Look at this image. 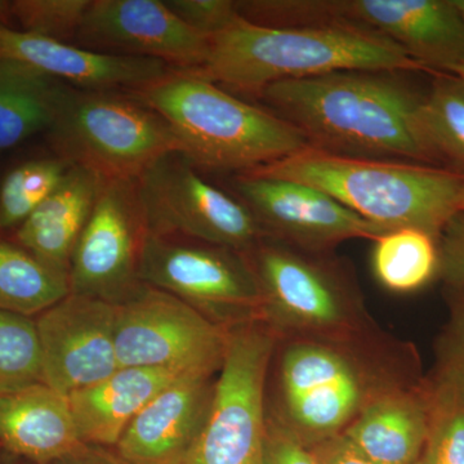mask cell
Returning a JSON list of instances; mask_svg holds the SVG:
<instances>
[{
	"instance_id": "cell-1",
	"label": "cell",
	"mask_w": 464,
	"mask_h": 464,
	"mask_svg": "<svg viewBox=\"0 0 464 464\" xmlns=\"http://www.w3.org/2000/svg\"><path fill=\"white\" fill-rule=\"evenodd\" d=\"M267 413L307 448L341 435L386 393L422 381L413 347L378 331L351 340L279 338Z\"/></svg>"
},
{
	"instance_id": "cell-2",
	"label": "cell",
	"mask_w": 464,
	"mask_h": 464,
	"mask_svg": "<svg viewBox=\"0 0 464 464\" xmlns=\"http://www.w3.org/2000/svg\"><path fill=\"white\" fill-rule=\"evenodd\" d=\"M270 111L310 148L338 157L435 166L420 121L423 99L396 72H340L267 85Z\"/></svg>"
},
{
	"instance_id": "cell-3",
	"label": "cell",
	"mask_w": 464,
	"mask_h": 464,
	"mask_svg": "<svg viewBox=\"0 0 464 464\" xmlns=\"http://www.w3.org/2000/svg\"><path fill=\"white\" fill-rule=\"evenodd\" d=\"M340 72H429L368 27L335 21L270 27L241 20L209 38L201 75L259 96L267 85Z\"/></svg>"
},
{
	"instance_id": "cell-4",
	"label": "cell",
	"mask_w": 464,
	"mask_h": 464,
	"mask_svg": "<svg viewBox=\"0 0 464 464\" xmlns=\"http://www.w3.org/2000/svg\"><path fill=\"white\" fill-rule=\"evenodd\" d=\"M130 93L166 119L179 154L194 167L248 173L310 148L304 134L270 110L237 99L198 72L170 69Z\"/></svg>"
},
{
	"instance_id": "cell-5",
	"label": "cell",
	"mask_w": 464,
	"mask_h": 464,
	"mask_svg": "<svg viewBox=\"0 0 464 464\" xmlns=\"http://www.w3.org/2000/svg\"><path fill=\"white\" fill-rule=\"evenodd\" d=\"M248 173L313 186L372 224L418 228L438 240L458 212L464 185V174L448 168L338 157L313 148Z\"/></svg>"
},
{
	"instance_id": "cell-6",
	"label": "cell",
	"mask_w": 464,
	"mask_h": 464,
	"mask_svg": "<svg viewBox=\"0 0 464 464\" xmlns=\"http://www.w3.org/2000/svg\"><path fill=\"white\" fill-rule=\"evenodd\" d=\"M264 297L265 322L279 338L351 340L380 331L348 266L264 237L246 253Z\"/></svg>"
},
{
	"instance_id": "cell-7",
	"label": "cell",
	"mask_w": 464,
	"mask_h": 464,
	"mask_svg": "<svg viewBox=\"0 0 464 464\" xmlns=\"http://www.w3.org/2000/svg\"><path fill=\"white\" fill-rule=\"evenodd\" d=\"M48 137L58 158L102 181L140 179L164 155L179 152L166 119L130 92L70 88Z\"/></svg>"
},
{
	"instance_id": "cell-8",
	"label": "cell",
	"mask_w": 464,
	"mask_h": 464,
	"mask_svg": "<svg viewBox=\"0 0 464 464\" xmlns=\"http://www.w3.org/2000/svg\"><path fill=\"white\" fill-rule=\"evenodd\" d=\"M276 332L258 320L227 331L206 424L186 464H262Z\"/></svg>"
},
{
	"instance_id": "cell-9",
	"label": "cell",
	"mask_w": 464,
	"mask_h": 464,
	"mask_svg": "<svg viewBox=\"0 0 464 464\" xmlns=\"http://www.w3.org/2000/svg\"><path fill=\"white\" fill-rule=\"evenodd\" d=\"M149 232L139 276L230 329L265 322L264 297L246 256L201 241Z\"/></svg>"
},
{
	"instance_id": "cell-10",
	"label": "cell",
	"mask_w": 464,
	"mask_h": 464,
	"mask_svg": "<svg viewBox=\"0 0 464 464\" xmlns=\"http://www.w3.org/2000/svg\"><path fill=\"white\" fill-rule=\"evenodd\" d=\"M115 306V346L121 368L218 373L228 329L145 283Z\"/></svg>"
},
{
	"instance_id": "cell-11",
	"label": "cell",
	"mask_w": 464,
	"mask_h": 464,
	"mask_svg": "<svg viewBox=\"0 0 464 464\" xmlns=\"http://www.w3.org/2000/svg\"><path fill=\"white\" fill-rule=\"evenodd\" d=\"M152 234L182 237L246 255L265 234L249 208L200 176L179 152L164 155L140 176Z\"/></svg>"
},
{
	"instance_id": "cell-12",
	"label": "cell",
	"mask_w": 464,
	"mask_h": 464,
	"mask_svg": "<svg viewBox=\"0 0 464 464\" xmlns=\"http://www.w3.org/2000/svg\"><path fill=\"white\" fill-rule=\"evenodd\" d=\"M149 232L139 179L103 181L72 250L70 293L112 304L130 297L141 284L140 262Z\"/></svg>"
},
{
	"instance_id": "cell-13",
	"label": "cell",
	"mask_w": 464,
	"mask_h": 464,
	"mask_svg": "<svg viewBox=\"0 0 464 464\" xmlns=\"http://www.w3.org/2000/svg\"><path fill=\"white\" fill-rule=\"evenodd\" d=\"M265 237L307 252L331 253L351 239L377 240L392 231L372 224L337 200L304 183L237 174L232 181Z\"/></svg>"
},
{
	"instance_id": "cell-14",
	"label": "cell",
	"mask_w": 464,
	"mask_h": 464,
	"mask_svg": "<svg viewBox=\"0 0 464 464\" xmlns=\"http://www.w3.org/2000/svg\"><path fill=\"white\" fill-rule=\"evenodd\" d=\"M74 42L101 53L161 61L183 72H200L209 52V38L160 0H91Z\"/></svg>"
},
{
	"instance_id": "cell-15",
	"label": "cell",
	"mask_w": 464,
	"mask_h": 464,
	"mask_svg": "<svg viewBox=\"0 0 464 464\" xmlns=\"http://www.w3.org/2000/svg\"><path fill=\"white\" fill-rule=\"evenodd\" d=\"M43 382L69 398L115 373L116 306L69 293L35 317Z\"/></svg>"
},
{
	"instance_id": "cell-16",
	"label": "cell",
	"mask_w": 464,
	"mask_h": 464,
	"mask_svg": "<svg viewBox=\"0 0 464 464\" xmlns=\"http://www.w3.org/2000/svg\"><path fill=\"white\" fill-rule=\"evenodd\" d=\"M337 14L386 36L436 74H449L464 58V23L451 0H337Z\"/></svg>"
},
{
	"instance_id": "cell-17",
	"label": "cell",
	"mask_w": 464,
	"mask_h": 464,
	"mask_svg": "<svg viewBox=\"0 0 464 464\" xmlns=\"http://www.w3.org/2000/svg\"><path fill=\"white\" fill-rule=\"evenodd\" d=\"M217 374L179 375L127 427L116 453L133 464H186L212 402Z\"/></svg>"
},
{
	"instance_id": "cell-18",
	"label": "cell",
	"mask_w": 464,
	"mask_h": 464,
	"mask_svg": "<svg viewBox=\"0 0 464 464\" xmlns=\"http://www.w3.org/2000/svg\"><path fill=\"white\" fill-rule=\"evenodd\" d=\"M0 57L41 70L75 90L134 92L170 67L151 58L101 53L0 25Z\"/></svg>"
},
{
	"instance_id": "cell-19",
	"label": "cell",
	"mask_w": 464,
	"mask_h": 464,
	"mask_svg": "<svg viewBox=\"0 0 464 464\" xmlns=\"http://www.w3.org/2000/svg\"><path fill=\"white\" fill-rule=\"evenodd\" d=\"M69 400L35 383L0 395V449L33 464H48L83 447Z\"/></svg>"
},
{
	"instance_id": "cell-20",
	"label": "cell",
	"mask_w": 464,
	"mask_h": 464,
	"mask_svg": "<svg viewBox=\"0 0 464 464\" xmlns=\"http://www.w3.org/2000/svg\"><path fill=\"white\" fill-rule=\"evenodd\" d=\"M182 374L170 369L124 366L72 393L67 400L79 438L87 445L115 448L134 418Z\"/></svg>"
},
{
	"instance_id": "cell-21",
	"label": "cell",
	"mask_w": 464,
	"mask_h": 464,
	"mask_svg": "<svg viewBox=\"0 0 464 464\" xmlns=\"http://www.w3.org/2000/svg\"><path fill=\"white\" fill-rule=\"evenodd\" d=\"M429 424V390L422 380L366 406L343 435L375 464H418Z\"/></svg>"
},
{
	"instance_id": "cell-22",
	"label": "cell",
	"mask_w": 464,
	"mask_h": 464,
	"mask_svg": "<svg viewBox=\"0 0 464 464\" xmlns=\"http://www.w3.org/2000/svg\"><path fill=\"white\" fill-rule=\"evenodd\" d=\"M102 182L97 174L72 166L53 194L18 226V246L69 280L72 250Z\"/></svg>"
},
{
	"instance_id": "cell-23",
	"label": "cell",
	"mask_w": 464,
	"mask_h": 464,
	"mask_svg": "<svg viewBox=\"0 0 464 464\" xmlns=\"http://www.w3.org/2000/svg\"><path fill=\"white\" fill-rule=\"evenodd\" d=\"M70 88L35 67L0 57V151L50 130Z\"/></svg>"
},
{
	"instance_id": "cell-24",
	"label": "cell",
	"mask_w": 464,
	"mask_h": 464,
	"mask_svg": "<svg viewBox=\"0 0 464 464\" xmlns=\"http://www.w3.org/2000/svg\"><path fill=\"white\" fill-rule=\"evenodd\" d=\"M69 293L66 276L52 270L23 246L0 237V310L38 316Z\"/></svg>"
},
{
	"instance_id": "cell-25",
	"label": "cell",
	"mask_w": 464,
	"mask_h": 464,
	"mask_svg": "<svg viewBox=\"0 0 464 464\" xmlns=\"http://www.w3.org/2000/svg\"><path fill=\"white\" fill-rule=\"evenodd\" d=\"M372 267L375 279L390 292H415L439 273V243L429 232L398 228L374 240Z\"/></svg>"
},
{
	"instance_id": "cell-26",
	"label": "cell",
	"mask_w": 464,
	"mask_h": 464,
	"mask_svg": "<svg viewBox=\"0 0 464 464\" xmlns=\"http://www.w3.org/2000/svg\"><path fill=\"white\" fill-rule=\"evenodd\" d=\"M426 381L430 424L420 464H464V374L439 365Z\"/></svg>"
},
{
	"instance_id": "cell-27",
	"label": "cell",
	"mask_w": 464,
	"mask_h": 464,
	"mask_svg": "<svg viewBox=\"0 0 464 464\" xmlns=\"http://www.w3.org/2000/svg\"><path fill=\"white\" fill-rule=\"evenodd\" d=\"M424 140L436 161H447L464 174V83L439 72L420 110Z\"/></svg>"
},
{
	"instance_id": "cell-28",
	"label": "cell",
	"mask_w": 464,
	"mask_h": 464,
	"mask_svg": "<svg viewBox=\"0 0 464 464\" xmlns=\"http://www.w3.org/2000/svg\"><path fill=\"white\" fill-rule=\"evenodd\" d=\"M72 164L36 159L12 169L0 186V228L20 226L63 181Z\"/></svg>"
},
{
	"instance_id": "cell-29",
	"label": "cell",
	"mask_w": 464,
	"mask_h": 464,
	"mask_svg": "<svg viewBox=\"0 0 464 464\" xmlns=\"http://www.w3.org/2000/svg\"><path fill=\"white\" fill-rule=\"evenodd\" d=\"M41 382L42 357L35 320L0 310V395Z\"/></svg>"
},
{
	"instance_id": "cell-30",
	"label": "cell",
	"mask_w": 464,
	"mask_h": 464,
	"mask_svg": "<svg viewBox=\"0 0 464 464\" xmlns=\"http://www.w3.org/2000/svg\"><path fill=\"white\" fill-rule=\"evenodd\" d=\"M90 5L91 0H14L11 14L21 32L72 43Z\"/></svg>"
},
{
	"instance_id": "cell-31",
	"label": "cell",
	"mask_w": 464,
	"mask_h": 464,
	"mask_svg": "<svg viewBox=\"0 0 464 464\" xmlns=\"http://www.w3.org/2000/svg\"><path fill=\"white\" fill-rule=\"evenodd\" d=\"M167 5L183 23L210 38L241 20L231 0H168Z\"/></svg>"
},
{
	"instance_id": "cell-32",
	"label": "cell",
	"mask_w": 464,
	"mask_h": 464,
	"mask_svg": "<svg viewBox=\"0 0 464 464\" xmlns=\"http://www.w3.org/2000/svg\"><path fill=\"white\" fill-rule=\"evenodd\" d=\"M438 243V274L449 285L464 293V212H457L449 219Z\"/></svg>"
},
{
	"instance_id": "cell-33",
	"label": "cell",
	"mask_w": 464,
	"mask_h": 464,
	"mask_svg": "<svg viewBox=\"0 0 464 464\" xmlns=\"http://www.w3.org/2000/svg\"><path fill=\"white\" fill-rule=\"evenodd\" d=\"M262 464H317L313 451L267 413Z\"/></svg>"
},
{
	"instance_id": "cell-34",
	"label": "cell",
	"mask_w": 464,
	"mask_h": 464,
	"mask_svg": "<svg viewBox=\"0 0 464 464\" xmlns=\"http://www.w3.org/2000/svg\"><path fill=\"white\" fill-rule=\"evenodd\" d=\"M317 464H375L343 435L333 436L310 448Z\"/></svg>"
},
{
	"instance_id": "cell-35",
	"label": "cell",
	"mask_w": 464,
	"mask_h": 464,
	"mask_svg": "<svg viewBox=\"0 0 464 464\" xmlns=\"http://www.w3.org/2000/svg\"><path fill=\"white\" fill-rule=\"evenodd\" d=\"M464 295V293H463ZM464 374V298L458 304L440 347V364Z\"/></svg>"
},
{
	"instance_id": "cell-36",
	"label": "cell",
	"mask_w": 464,
	"mask_h": 464,
	"mask_svg": "<svg viewBox=\"0 0 464 464\" xmlns=\"http://www.w3.org/2000/svg\"><path fill=\"white\" fill-rule=\"evenodd\" d=\"M48 464H133L116 453L114 448L84 444L72 453Z\"/></svg>"
},
{
	"instance_id": "cell-37",
	"label": "cell",
	"mask_w": 464,
	"mask_h": 464,
	"mask_svg": "<svg viewBox=\"0 0 464 464\" xmlns=\"http://www.w3.org/2000/svg\"><path fill=\"white\" fill-rule=\"evenodd\" d=\"M0 464H33L0 449Z\"/></svg>"
},
{
	"instance_id": "cell-38",
	"label": "cell",
	"mask_w": 464,
	"mask_h": 464,
	"mask_svg": "<svg viewBox=\"0 0 464 464\" xmlns=\"http://www.w3.org/2000/svg\"><path fill=\"white\" fill-rule=\"evenodd\" d=\"M449 74L456 75L457 78H459L464 83V58L457 66H454L453 69H451V72H449Z\"/></svg>"
},
{
	"instance_id": "cell-39",
	"label": "cell",
	"mask_w": 464,
	"mask_h": 464,
	"mask_svg": "<svg viewBox=\"0 0 464 464\" xmlns=\"http://www.w3.org/2000/svg\"><path fill=\"white\" fill-rule=\"evenodd\" d=\"M454 7H456L458 14H459L460 18L464 23V0H451Z\"/></svg>"
},
{
	"instance_id": "cell-40",
	"label": "cell",
	"mask_w": 464,
	"mask_h": 464,
	"mask_svg": "<svg viewBox=\"0 0 464 464\" xmlns=\"http://www.w3.org/2000/svg\"><path fill=\"white\" fill-rule=\"evenodd\" d=\"M457 209L458 212H464V185L462 190H460L459 198H458Z\"/></svg>"
},
{
	"instance_id": "cell-41",
	"label": "cell",
	"mask_w": 464,
	"mask_h": 464,
	"mask_svg": "<svg viewBox=\"0 0 464 464\" xmlns=\"http://www.w3.org/2000/svg\"><path fill=\"white\" fill-rule=\"evenodd\" d=\"M418 464H420V463H418Z\"/></svg>"
}]
</instances>
